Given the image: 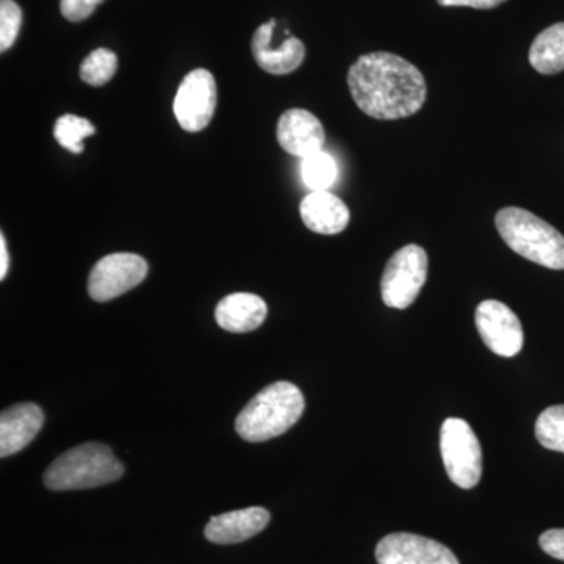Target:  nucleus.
<instances>
[{
  "label": "nucleus",
  "mask_w": 564,
  "mask_h": 564,
  "mask_svg": "<svg viewBox=\"0 0 564 564\" xmlns=\"http://www.w3.org/2000/svg\"><path fill=\"white\" fill-rule=\"evenodd\" d=\"M352 101L375 120L413 117L426 99L417 66L392 52H372L352 63L347 76Z\"/></svg>",
  "instance_id": "1"
},
{
  "label": "nucleus",
  "mask_w": 564,
  "mask_h": 564,
  "mask_svg": "<svg viewBox=\"0 0 564 564\" xmlns=\"http://www.w3.org/2000/svg\"><path fill=\"white\" fill-rule=\"evenodd\" d=\"M304 397L295 384L278 381L267 386L236 419V432L248 443H265L281 436L300 421Z\"/></svg>",
  "instance_id": "2"
},
{
  "label": "nucleus",
  "mask_w": 564,
  "mask_h": 564,
  "mask_svg": "<svg viewBox=\"0 0 564 564\" xmlns=\"http://www.w3.org/2000/svg\"><path fill=\"white\" fill-rule=\"evenodd\" d=\"M496 228L503 242L527 261L564 270V236L554 226L521 207L497 212Z\"/></svg>",
  "instance_id": "3"
},
{
  "label": "nucleus",
  "mask_w": 564,
  "mask_h": 564,
  "mask_svg": "<svg viewBox=\"0 0 564 564\" xmlns=\"http://www.w3.org/2000/svg\"><path fill=\"white\" fill-rule=\"evenodd\" d=\"M124 466L106 444L87 443L58 456L43 475L51 491H79L120 480Z\"/></svg>",
  "instance_id": "4"
},
{
  "label": "nucleus",
  "mask_w": 564,
  "mask_h": 564,
  "mask_svg": "<svg viewBox=\"0 0 564 564\" xmlns=\"http://www.w3.org/2000/svg\"><path fill=\"white\" fill-rule=\"evenodd\" d=\"M441 455L445 470L456 486L473 489L484 474V454L473 426L458 417L447 419L441 429Z\"/></svg>",
  "instance_id": "5"
},
{
  "label": "nucleus",
  "mask_w": 564,
  "mask_h": 564,
  "mask_svg": "<svg viewBox=\"0 0 564 564\" xmlns=\"http://www.w3.org/2000/svg\"><path fill=\"white\" fill-rule=\"evenodd\" d=\"M429 274V256L419 245L393 252L381 278V299L392 310H406L415 302Z\"/></svg>",
  "instance_id": "6"
},
{
  "label": "nucleus",
  "mask_w": 564,
  "mask_h": 564,
  "mask_svg": "<svg viewBox=\"0 0 564 564\" xmlns=\"http://www.w3.org/2000/svg\"><path fill=\"white\" fill-rule=\"evenodd\" d=\"M148 262L133 252H113L93 267L88 293L95 302L106 303L132 291L144 281Z\"/></svg>",
  "instance_id": "7"
},
{
  "label": "nucleus",
  "mask_w": 564,
  "mask_h": 564,
  "mask_svg": "<svg viewBox=\"0 0 564 564\" xmlns=\"http://www.w3.org/2000/svg\"><path fill=\"white\" fill-rule=\"evenodd\" d=\"M217 107V84L210 70L195 69L181 82L174 98V117L184 131L199 132L210 124Z\"/></svg>",
  "instance_id": "8"
},
{
  "label": "nucleus",
  "mask_w": 564,
  "mask_h": 564,
  "mask_svg": "<svg viewBox=\"0 0 564 564\" xmlns=\"http://www.w3.org/2000/svg\"><path fill=\"white\" fill-rule=\"evenodd\" d=\"M475 325L486 347L503 358H513L524 347V329L518 315L497 300H485L475 311Z\"/></svg>",
  "instance_id": "9"
},
{
  "label": "nucleus",
  "mask_w": 564,
  "mask_h": 564,
  "mask_svg": "<svg viewBox=\"0 0 564 564\" xmlns=\"http://www.w3.org/2000/svg\"><path fill=\"white\" fill-rule=\"evenodd\" d=\"M375 556L378 564H459L447 545L413 533L388 534Z\"/></svg>",
  "instance_id": "10"
},
{
  "label": "nucleus",
  "mask_w": 564,
  "mask_h": 564,
  "mask_svg": "<svg viewBox=\"0 0 564 564\" xmlns=\"http://www.w3.org/2000/svg\"><path fill=\"white\" fill-rule=\"evenodd\" d=\"M276 21L262 24L252 36L251 50L254 61L265 73L274 76H284L299 69L306 57V47L296 36H289L281 44L274 46L273 32Z\"/></svg>",
  "instance_id": "11"
},
{
  "label": "nucleus",
  "mask_w": 564,
  "mask_h": 564,
  "mask_svg": "<svg viewBox=\"0 0 564 564\" xmlns=\"http://www.w3.org/2000/svg\"><path fill=\"white\" fill-rule=\"evenodd\" d=\"M276 135L282 150L300 159L317 154L325 144V129L321 120L303 109L284 111L278 121Z\"/></svg>",
  "instance_id": "12"
},
{
  "label": "nucleus",
  "mask_w": 564,
  "mask_h": 564,
  "mask_svg": "<svg viewBox=\"0 0 564 564\" xmlns=\"http://www.w3.org/2000/svg\"><path fill=\"white\" fill-rule=\"evenodd\" d=\"M270 513L262 507L245 508L214 516L204 534L214 544H239L256 536L270 524Z\"/></svg>",
  "instance_id": "13"
},
{
  "label": "nucleus",
  "mask_w": 564,
  "mask_h": 564,
  "mask_svg": "<svg viewBox=\"0 0 564 564\" xmlns=\"http://www.w3.org/2000/svg\"><path fill=\"white\" fill-rule=\"evenodd\" d=\"M44 413L35 403H20L0 415V456L24 451L43 429Z\"/></svg>",
  "instance_id": "14"
},
{
  "label": "nucleus",
  "mask_w": 564,
  "mask_h": 564,
  "mask_svg": "<svg viewBox=\"0 0 564 564\" xmlns=\"http://www.w3.org/2000/svg\"><path fill=\"white\" fill-rule=\"evenodd\" d=\"M300 215L307 229L322 236H336L350 223L347 204L328 191L310 193L300 204Z\"/></svg>",
  "instance_id": "15"
},
{
  "label": "nucleus",
  "mask_w": 564,
  "mask_h": 564,
  "mask_svg": "<svg viewBox=\"0 0 564 564\" xmlns=\"http://www.w3.org/2000/svg\"><path fill=\"white\" fill-rule=\"evenodd\" d=\"M267 304L254 293H231L215 310V321L229 333H250L265 322Z\"/></svg>",
  "instance_id": "16"
},
{
  "label": "nucleus",
  "mask_w": 564,
  "mask_h": 564,
  "mask_svg": "<svg viewBox=\"0 0 564 564\" xmlns=\"http://www.w3.org/2000/svg\"><path fill=\"white\" fill-rule=\"evenodd\" d=\"M529 61L533 69L544 76L564 70V22L551 25L534 39Z\"/></svg>",
  "instance_id": "17"
},
{
  "label": "nucleus",
  "mask_w": 564,
  "mask_h": 564,
  "mask_svg": "<svg viewBox=\"0 0 564 564\" xmlns=\"http://www.w3.org/2000/svg\"><path fill=\"white\" fill-rule=\"evenodd\" d=\"M96 132L95 126L77 115H63L55 121L54 135L61 147L74 154L84 152V140Z\"/></svg>",
  "instance_id": "18"
},
{
  "label": "nucleus",
  "mask_w": 564,
  "mask_h": 564,
  "mask_svg": "<svg viewBox=\"0 0 564 564\" xmlns=\"http://www.w3.org/2000/svg\"><path fill=\"white\" fill-rule=\"evenodd\" d=\"M534 433L544 448L564 454V404L544 410L538 417Z\"/></svg>",
  "instance_id": "19"
},
{
  "label": "nucleus",
  "mask_w": 564,
  "mask_h": 564,
  "mask_svg": "<svg viewBox=\"0 0 564 564\" xmlns=\"http://www.w3.org/2000/svg\"><path fill=\"white\" fill-rule=\"evenodd\" d=\"M302 176L304 184L313 192L328 191L337 180V165L332 155L317 152L303 159Z\"/></svg>",
  "instance_id": "20"
},
{
  "label": "nucleus",
  "mask_w": 564,
  "mask_h": 564,
  "mask_svg": "<svg viewBox=\"0 0 564 564\" xmlns=\"http://www.w3.org/2000/svg\"><path fill=\"white\" fill-rule=\"evenodd\" d=\"M118 69V57L115 52L99 47L93 51L80 65V79L91 87H102L111 80Z\"/></svg>",
  "instance_id": "21"
},
{
  "label": "nucleus",
  "mask_w": 564,
  "mask_h": 564,
  "mask_svg": "<svg viewBox=\"0 0 564 564\" xmlns=\"http://www.w3.org/2000/svg\"><path fill=\"white\" fill-rule=\"evenodd\" d=\"M22 11L14 0H0V51L7 52L20 35Z\"/></svg>",
  "instance_id": "22"
},
{
  "label": "nucleus",
  "mask_w": 564,
  "mask_h": 564,
  "mask_svg": "<svg viewBox=\"0 0 564 564\" xmlns=\"http://www.w3.org/2000/svg\"><path fill=\"white\" fill-rule=\"evenodd\" d=\"M104 0H61V11L65 20L80 22L95 13L96 7Z\"/></svg>",
  "instance_id": "23"
},
{
  "label": "nucleus",
  "mask_w": 564,
  "mask_h": 564,
  "mask_svg": "<svg viewBox=\"0 0 564 564\" xmlns=\"http://www.w3.org/2000/svg\"><path fill=\"white\" fill-rule=\"evenodd\" d=\"M540 547L552 558L564 562V529H552L541 534Z\"/></svg>",
  "instance_id": "24"
},
{
  "label": "nucleus",
  "mask_w": 564,
  "mask_h": 564,
  "mask_svg": "<svg viewBox=\"0 0 564 564\" xmlns=\"http://www.w3.org/2000/svg\"><path fill=\"white\" fill-rule=\"evenodd\" d=\"M507 0H437L443 7H470L477 10H491L502 6Z\"/></svg>",
  "instance_id": "25"
},
{
  "label": "nucleus",
  "mask_w": 564,
  "mask_h": 564,
  "mask_svg": "<svg viewBox=\"0 0 564 564\" xmlns=\"http://www.w3.org/2000/svg\"><path fill=\"white\" fill-rule=\"evenodd\" d=\"M9 267L10 258L9 251H7L6 237H3V234H0V280H6Z\"/></svg>",
  "instance_id": "26"
}]
</instances>
